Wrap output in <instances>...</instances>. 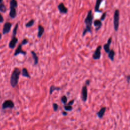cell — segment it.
<instances>
[{
    "label": "cell",
    "instance_id": "1",
    "mask_svg": "<svg viewBox=\"0 0 130 130\" xmlns=\"http://www.w3.org/2000/svg\"><path fill=\"white\" fill-rule=\"evenodd\" d=\"M93 15L92 14V10H90L88 11L86 17L84 20L85 28L83 31L82 37H84L87 33H92V25L93 23Z\"/></svg>",
    "mask_w": 130,
    "mask_h": 130
},
{
    "label": "cell",
    "instance_id": "2",
    "mask_svg": "<svg viewBox=\"0 0 130 130\" xmlns=\"http://www.w3.org/2000/svg\"><path fill=\"white\" fill-rule=\"evenodd\" d=\"M20 70L19 68H15L11 74L10 78V84L12 87H16L18 83Z\"/></svg>",
    "mask_w": 130,
    "mask_h": 130
},
{
    "label": "cell",
    "instance_id": "3",
    "mask_svg": "<svg viewBox=\"0 0 130 130\" xmlns=\"http://www.w3.org/2000/svg\"><path fill=\"white\" fill-rule=\"evenodd\" d=\"M119 19H120V12L118 9H116L114 11L113 15V25L114 29L115 32L118 30L119 25Z\"/></svg>",
    "mask_w": 130,
    "mask_h": 130
},
{
    "label": "cell",
    "instance_id": "4",
    "mask_svg": "<svg viewBox=\"0 0 130 130\" xmlns=\"http://www.w3.org/2000/svg\"><path fill=\"white\" fill-rule=\"evenodd\" d=\"M14 103L11 100H5L2 104V109L3 110H6V109H13L14 107Z\"/></svg>",
    "mask_w": 130,
    "mask_h": 130
},
{
    "label": "cell",
    "instance_id": "5",
    "mask_svg": "<svg viewBox=\"0 0 130 130\" xmlns=\"http://www.w3.org/2000/svg\"><path fill=\"white\" fill-rule=\"evenodd\" d=\"M101 49H102V46L99 45L92 54V59L93 60H100L101 59Z\"/></svg>",
    "mask_w": 130,
    "mask_h": 130
},
{
    "label": "cell",
    "instance_id": "6",
    "mask_svg": "<svg viewBox=\"0 0 130 130\" xmlns=\"http://www.w3.org/2000/svg\"><path fill=\"white\" fill-rule=\"evenodd\" d=\"M81 98L84 102H86L87 99V88L86 85L82 86L81 90Z\"/></svg>",
    "mask_w": 130,
    "mask_h": 130
},
{
    "label": "cell",
    "instance_id": "7",
    "mask_svg": "<svg viewBox=\"0 0 130 130\" xmlns=\"http://www.w3.org/2000/svg\"><path fill=\"white\" fill-rule=\"evenodd\" d=\"M12 27V24L10 23H6L3 27V35H5L7 33H8L10 30H11Z\"/></svg>",
    "mask_w": 130,
    "mask_h": 130
},
{
    "label": "cell",
    "instance_id": "8",
    "mask_svg": "<svg viewBox=\"0 0 130 130\" xmlns=\"http://www.w3.org/2000/svg\"><path fill=\"white\" fill-rule=\"evenodd\" d=\"M112 38L110 37L108 40L107 43L104 44L103 45V48L104 49V51L107 54L109 53V51L110 50V46L112 43Z\"/></svg>",
    "mask_w": 130,
    "mask_h": 130
},
{
    "label": "cell",
    "instance_id": "9",
    "mask_svg": "<svg viewBox=\"0 0 130 130\" xmlns=\"http://www.w3.org/2000/svg\"><path fill=\"white\" fill-rule=\"evenodd\" d=\"M58 9L61 14H66L68 12V8L65 6L63 3H60L58 6Z\"/></svg>",
    "mask_w": 130,
    "mask_h": 130
},
{
    "label": "cell",
    "instance_id": "10",
    "mask_svg": "<svg viewBox=\"0 0 130 130\" xmlns=\"http://www.w3.org/2000/svg\"><path fill=\"white\" fill-rule=\"evenodd\" d=\"M17 42H18V39L16 37V36H13L12 38L11 41H10V43L9 44V48L11 49H13L15 47V45H16Z\"/></svg>",
    "mask_w": 130,
    "mask_h": 130
},
{
    "label": "cell",
    "instance_id": "11",
    "mask_svg": "<svg viewBox=\"0 0 130 130\" xmlns=\"http://www.w3.org/2000/svg\"><path fill=\"white\" fill-rule=\"evenodd\" d=\"M93 25L95 27V31L96 32L99 30L102 25V21L100 19H96L94 22H93Z\"/></svg>",
    "mask_w": 130,
    "mask_h": 130
},
{
    "label": "cell",
    "instance_id": "12",
    "mask_svg": "<svg viewBox=\"0 0 130 130\" xmlns=\"http://www.w3.org/2000/svg\"><path fill=\"white\" fill-rule=\"evenodd\" d=\"M22 44H20L18 45L17 48L16 49V50H15V52L14 53V56H16L19 54H23V55H25L26 54V52L23 51L22 49Z\"/></svg>",
    "mask_w": 130,
    "mask_h": 130
},
{
    "label": "cell",
    "instance_id": "13",
    "mask_svg": "<svg viewBox=\"0 0 130 130\" xmlns=\"http://www.w3.org/2000/svg\"><path fill=\"white\" fill-rule=\"evenodd\" d=\"M106 107H103L100 109V110L97 113V115L99 117V118H102L103 117L106 112Z\"/></svg>",
    "mask_w": 130,
    "mask_h": 130
},
{
    "label": "cell",
    "instance_id": "14",
    "mask_svg": "<svg viewBox=\"0 0 130 130\" xmlns=\"http://www.w3.org/2000/svg\"><path fill=\"white\" fill-rule=\"evenodd\" d=\"M103 0H96V2L95 6V11L97 12H101V11H100V7L101 4L103 2Z\"/></svg>",
    "mask_w": 130,
    "mask_h": 130
},
{
    "label": "cell",
    "instance_id": "15",
    "mask_svg": "<svg viewBox=\"0 0 130 130\" xmlns=\"http://www.w3.org/2000/svg\"><path fill=\"white\" fill-rule=\"evenodd\" d=\"M44 33V28L42 25H39L38 26V37L41 38L42 37L43 33Z\"/></svg>",
    "mask_w": 130,
    "mask_h": 130
},
{
    "label": "cell",
    "instance_id": "16",
    "mask_svg": "<svg viewBox=\"0 0 130 130\" xmlns=\"http://www.w3.org/2000/svg\"><path fill=\"white\" fill-rule=\"evenodd\" d=\"M115 53L113 49H110V50L109 51V53H108V58L110 59L111 61H113L114 59V56H115Z\"/></svg>",
    "mask_w": 130,
    "mask_h": 130
},
{
    "label": "cell",
    "instance_id": "17",
    "mask_svg": "<svg viewBox=\"0 0 130 130\" xmlns=\"http://www.w3.org/2000/svg\"><path fill=\"white\" fill-rule=\"evenodd\" d=\"M10 16L12 18H14L16 16V11L15 8H10V11L9 13Z\"/></svg>",
    "mask_w": 130,
    "mask_h": 130
},
{
    "label": "cell",
    "instance_id": "18",
    "mask_svg": "<svg viewBox=\"0 0 130 130\" xmlns=\"http://www.w3.org/2000/svg\"><path fill=\"white\" fill-rule=\"evenodd\" d=\"M61 90V88L60 87H58V86H55L54 85H51L50 87V90H49V93L50 95H51L52 93H53L55 91H60Z\"/></svg>",
    "mask_w": 130,
    "mask_h": 130
},
{
    "label": "cell",
    "instance_id": "19",
    "mask_svg": "<svg viewBox=\"0 0 130 130\" xmlns=\"http://www.w3.org/2000/svg\"><path fill=\"white\" fill-rule=\"evenodd\" d=\"M31 54H32L33 58L34 59V65H37L38 63V61H39L38 56L37 55V54H36L34 51H31Z\"/></svg>",
    "mask_w": 130,
    "mask_h": 130
},
{
    "label": "cell",
    "instance_id": "20",
    "mask_svg": "<svg viewBox=\"0 0 130 130\" xmlns=\"http://www.w3.org/2000/svg\"><path fill=\"white\" fill-rule=\"evenodd\" d=\"M22 75L23 77H27V78H31V76L30 75L29 73L28 72V70L26 68H23L22 70Z\"/></svg>",
    "mask_w": 130,
    "mask_h": 130
},
{
    "label": "cell",
    "instance_id": "21",
    "mask_svg": "<svg viewBox=\"0 0 130 130\" xmlns=\"http://www.w3.org/2000/svg\"><path fill=\"white\" fill-rule=\"evenodd\" d=\"M10 5V8H16L17 7V2L16 0H11Z\"/></svg>",
    "mask_w": 130,
    "mask_h": 130
},
{
    "label": "cell",
    "instance_id": "22",
    "mask_svg": "<svg viewBox=\"0 0 130 130\" xmlns=\"http://www.w3.org/2000/svg\"><path fill=\"white\" fill-rule=\"evenodd\" d=\"M6 10L7 8L5 6V5L2 2L0 3V11L3 12H5L6 11Z\"/></svg>",
    "mask_w": 130,
    "mask_h": 130
},
{
    "label": "cell",
    "instance_id": "23",
    "mask_svg": "<svg viewBox=\"0 0 130 130\" xmlns=\"http://www.w3.org/2000/svg\"><path fill=\"white\" fill-rule=\"evenodd\" d=\"M34 23H35V20L34 19H32L30 21H29L27 23L25 24V26L27 28H29V27H32V25H34Z\"/></svg>",
    "mask_w": 130,
    "mask_h": 130
},
{
    "label": "cell",
    "instance_id": "24",
    "mask_svg": "<svg viewBox=\"0 0 130 130\" xmlns=\"http://www.w3.org/2000/svg\"><path fill=\"white\" fill-rule=\"evenodd\" d=\"M64 108L66 111H70L73 109L72 106L71 105H64Z\"/></svg>",
    "mask_w": 130,
    "mask_h": 130
},
{
    "label": "cell",
    "instance_id": "25",
    "mask_svg": "<svg viewBox=\"0 0 130 130\" xmlns=\"http://www.w3.org/2000/svg\"><path fill=\"white\" fill-rule=\"evenodd\" d=\"M61 101L64 105H66V104L67 103V101H68L67 97L66 96H62L61 98Z\"/></svg>",
    "mask_w": 130,
    "mask_h": 130
},
{
    "label": "cell",
    "instance_id": "26",
    "mask_svg": "<svg viewBox=\"0 0 130 130\" xmlns=\"http://www.w3.org/2000/svg\"><path fill=\"white\" fill-rule=\"evenodd\" d=\"M18 24L17 23L16 24V25H15V28H14L13 29V36H16V33H17V29H18Z\"/></svg>",
    "mask_w": 130,
    "mask_h": 130
},
{
    "label": "cell",
    "instance_id": "27",
    "mask_svg": "<svg viewBox=\"0 0 130 130\" xmlns=\"http://www.w3.org/2000/svg\"><path fill=\"white\" fill-rule=\"evenodd\" d=\"M53 109H54V111H56L57 110H58V109H59V105L58 104H56L55 103H53Z\"/></svg>",
    "mask_w": 130,
    "mask_h": 130
},
{
    "label": "cell",
    "instance_id": "28",
    "mask_svg": "<svg viewBox=\"0 0 130 130\" xmlns=\"http://www.w3.org/2000/svg\"><path fill=\"white\" fill-rule=\"evenodd\" d=\"M106 15H107V12H105L104 13H103V14L102 15V16L101 17V18H100V20H101V21H103V20H105L106 16Z\"/></svg>",
    "mask_w": 130,
    "mask_h": 130
},
{
    "label": "cell",
    "instance_id": "29",
    "mask_svg": "<svg viewBox=\"0 0 130 130\" xmlns=\"http://www.w3.org/2000/svg\"><path fill=\"white\" fill-rule=\"evenodd\" d=\"M28 42H29V41L28 39H24L23 41H22V45H25V44H27L28 43Z\"/></svg>",
    "mask_w": 130,
    "mask_h": 130
},
{
    "label": "cell",
    "instance_id": "30",
    "mask_svg": "<svg viewBox=\"0 0 130 130\" xmlns=\"http://www.w3.org/2000/svg\"><path fill=\"white\" fill-rule=\"evenodd\" d=\"M74 100H71V101H70L69 102H68V103L67 104V105H71V106H72L73 104H74Z\"/></svg>",
    "mask_w": 130,
    "mask_h": 130
},
{
    "label": "cell",
    "instance_id": "31",
    "mask_svg": "<svg viewBox=\"0 0 130 130\" xmlns=\"http://www.w3.org/2000/svg\"><path fill=\"white\" fill-rule=\"evenodd\" d=\"M126 80L128 83H130V75H128L126 76Z\"/></svg>",
    "mask_w": 130,
    "mask_h": 130
},
{
    "label": "cell",
    "instance_id": "32",
    "mask_svg": "<svg viewBox=\"0 0 130 130\" xmlns=\"http://www.w3.org/2000/svg\"><path fill=\"white\" fill-rule=\"evenodd\" d=\"M4 21V18H3V17L2 15L1 14V13H0V23H3Z\"/></svg>",
    "mask_w": 130,
    "mask_h": 130
},
{
    "label": "cell",
    "instance_id": "33",
    "mask_svg": "<svg viewBox=\"0 0 130 130\" xmlns=\"http://www.w3.org/2000/svg\"><path fill=\"white\" fill-rule=\"evenodd\" d=\"M90 80H86V81H85V85H90Z\"/></svg>",
    "mask_w": 130,
    "mask_h": 130
},
{
    "label": "cell",
    "instance_id": "34",
    "mask_svg": "<svg viewBox=\"0 0 130 130\" xmlns=\"http://www.w3.org/2000/svg\"><path fill=\"white\" fill-rule=\"evenodd\" d=\"M62 114H63V115H64V116H66L67 115V114H68L67 112H65V111H63V112H62Z\"/></svg>",
    "mask_w": 130,
    "mask_h": 130
},
{
    "label": "cell",
    "instance_id": "35",
    "mask_svg": "<svg viewBox=\"0 0 130 130\" xmlns=\"http://www.w3.org/2000/svg\"><path fill=\"white\" fill-rule=\"evenodd\" d=\"M1 38H2V34L1 33H0V40H1Z\"/></svg>",
    "mask_w": 130,
    "mask_h": 130
},
{
    "label": "cell",
    "instance_id": "36",
    "mask_svg": "<svg viewBox=\"0 0 130 130\" xmlns=\"http://www.w3.org/2000/svg\"><path fill=\"white\" fill-rule=\"evenodd\" d=\"M3 1V0H0V3H1V2H2Z\"/></svg>",
    "mask_w": 130,
    "mask_h": 130
},
{
    "label": "cell",
    "instance_id": "37",
    "mask_svg": "<svg viewBox=\"0 0 130 130\" xmlns=\"http://www.w3.org/2000/svg\"><path fill=\"white\" fill-rule=\"evenodd\" d=\"M0 98H1V92H0Z\"/></svg>",
    "mask_w": 130,
    "mask_h": 130
},
{
    "label": "cell",
    "instance_id": "38",
    "mask_svg": "<svg viewBox=\"0 0 130 130\" xmlns=\"http://www.w3.org/2000/svg\"></svg>",
    "mask_w": 130,
    "mask_h": 130
}]
</instances>
